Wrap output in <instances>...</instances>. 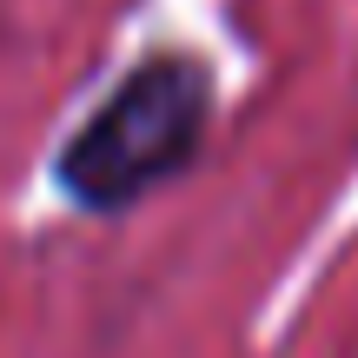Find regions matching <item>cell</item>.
<instances>
[{
  "instance_id": "1",
  "label": "cell",
  "mask_w": 358,
  "mask_h": 358,
  "mask_svg": "<svg viewBox=\"0 0 358 358\" xmlns=\"http://www.w3.org/2000/svg\"><path fill=\"white\" fill-rule=\"evenodd\" d=\"M219 127V73L192 47L133 60L53 146V186L87 219H127L199 166Z\"/></svg>"
}]
</instances>
